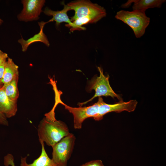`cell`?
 <instances>
[{
	"mask_svg": "<svg viewBox=\"0 0 166 166\" xmlns=\"http://www.w3.org/2000/svg\"><path fill=\"white\" fill-rule=\"evenodd\" d=\"M8 57L7 54L0 50V65L5 63Z\"/></svg>",
	"mask_w": 166,
	"mask_h": 166,
	"instance_id": "18",
	"label": "cell"
},
{
	"mask_svg": "<svg viewBox=\"0 0 166 166\" xmlns=\"http://www.w3.org/2000/svg\"><path fill=\"white\" fill-rule=\"evenodd\" d=\"M23 8L17 16L18 19L26 22L36 21L42 11L45 0H22Z\"/></svg>",
	"mask_w": 166,
	"mask_h": 166,
	"instance_id": "6",
	"label": "cell"
},
{
	"mask_svg": "<svg viewBox=\"0 0 166 166\" xmlns=\"http://www.w3.org/2000/svg\"><path fill=\"white\" fill-rule=\"evenodd\" d=\"M99 104L98 121L101 120L103 116L106 114L113 112L120 113L124 111L129 112L134 111L138 102L136 100H131L127 102L123 100L113 104L105 103L101 97H98V101Z\"/></svg>",
	"mask_w": 166,
	"mask_h": 166,
	"instance_id": "7",
	"label": "cell"
},
{
	"mask_svg": "<svg viewBox=\"0 0 166 166\" xmlns=\"http://www.w3.org/2000/svg\"><path fill=\"white\" fill-rule=\"evenodd\" d=\"M18 66L12 59L8 57L6 62L2 80L3 85L11 81L16 76L19 75Z\"/></svg>",
	"mask_w": 166,
	"mask_h": 166,
	"instance_id": "12",
	"label": "cell"
},
{
	"mask_svg": "<svg viewBox=\"0 0 166 166\" xmlns=\"http://www.w3.org/2000/svg\"><path fill=\"white\" fill-rule=\"evenodd\" d=\"M37 130L39 142H45L52 147L70 133L68 127L64 122L56 119L51 120L46 117L40 122Z\"/></svg>",
	"mask_w": 166,
	"mask_h": 166,
	"instance_id": "1",
	"label": "cell"
},
{
	"mask_svg": "<svg viewBox=\"0 0 166 166\" xmlns=\"http://www.w3.org/2000/svg\"><path fill=\"white\" fill-rule=\"evenodd\" d=\"M17 102L12 100L6 95L2 85L0 88V111L7 118L16 115L18 110Z\"/></svg>",
	"mask_w": 166,
	"mask_h": 166,
	"instance_id": "8",
	"label": "cell"
},
{
	"mask_svg": "<svg viewBox=\"0 0 166 166\" xmlns=\"http://www.w3.org/2000/svg\"><path fill=\"white\" fill-rule=\"evenodd\" d=\"M6 62L0 65V85H3L2 80L3 76Z\"/></svg>",
	"mask_w": 166,
	"mask_h": 166,
	"instance_id": "19",
	"label": "cell"
},
{
	"mask_svg": "<svg viewBox=\"0 0 166 166\" xmlns=\"http://www.w3.org/2000/svg\"><path fill=\"white\" fill-rule=\"evenodd\" d=\"M97 69L100 74L99 76H96L93 78L89 81L88 87L89 91L94 90L95 91V94L91 99L88 101L84 102L78 103L80 106H82L95 98L102 96H110L113 98L116 97L120 101L122 100L121 97L114 91L111 87L109 81V75H105L103 73V70L101 67H98Z\"/></svg>",
	"mask_w": 166,
	"mask_h": 166,
	"instance_id": "4",
	"label": "cell"
},
{
	"mask_svg": "<svg viewBox=\"0 0 166 166\" xmlns=\"http://www.w3.org/2000/svg\"><path fill=\"white\" fill-rule=\"evenodd\" d=\"M3 22V20L0 18V25H1L2 24Z\"/></svg>",
	"mask_w": 166,
	"mask_h": 166,
	"instance_id": "20",
	"label": "cell"
},
{
	"mask_svg": "<svg viewBox=\"0 0 166 166\" xmlns=\"http://www.w3.org/2000/svg\"></svg>",
	"mask_w": 166,
	"mask_h": 166,
	"instance_id": "21",
	"label": "cell"
},
{
	"mask_svg": "<svg viewBox=\"0 0 166 166\" xmlns=\"http://www.w3.org/2000/svg\"><path fill=\"white\" fill-rule=\"evenodd\" d=\"M40 143L42 146V152L39 156L30 164L26 162L27 156L22 157L20 166H59L48 156L45 148L44 143Z\"/></svg>",
	"mask_w": 166,
	"mask_h": 166,
	"instance_id": "11",
	"label": "cell"
},
{
	"mask_svg": "<svg viewBox=\"0 0 166 166\" xmlns=\"http://www.w3.org/2000/svg\"><path fill=\"white\" fill-rule=\"evenodd\" d=\"M2 85H0V88ZM0 124L6 126H8L9 122L6 117L0 111Z\"/></svg>",
	"mask_w": 166,
	"mask_h": 166,
	"instance_id": "17",
	"label": "cell"
},
{
	"mask_svg": "<svg viewBox=\"0 0 166 166\" xmlns=\"http://www.w3.org/2000/svg\"><path fill=\"white\" fill-rule=\"evenodd\" d=\"M166 1L165 0H133V10H138L145 12L150 8H160Z\"/></svg>",
	"mask_w": 166,
	"mask_h": 166,
	"instance_id": "13",
	"label": "cell"
},
{
	"mask_svg": "<svg viewBox=\"0 0 166 166\" xmlns=\"http://www.w3.org/2000/svg\"><path fill=\"white\" fill-rule=\"evenodd\" d=\"M100 20L96 18L85 16L78 18L72 22V25L70 29V31L73 32L75 30H84L86 28L82 26L88 23H96Z\"/></svg>",
	"mask_w": 166,
	"mask_h": 166,
	"instance_id": "15",
	"label": "cell"
},
{
	"mask_svg": "<svg viewBox=\"0 0 166 166\" xmlns=\"http://www.w3.org/2000/svg\"><path fill=\"white\" fill-rule=\"evenodd\" d=\"M115 17L129 26L137 38L144 34L150 21V18L146 16L145 12L138 10H121L117 12Z\"/></svg>",
	"mask_w": 166,
	"mask_h": 166,
	"instance_id": "2",
	"label": "cell"
},
{
	"mask_svg": "<svg viewBox=\"0 0 166 166\" xmlns=\"http://www.w3.org/2000/svg\"><path fill=\"white\" fill-rule=\"evenodd\" d=\"M19 75L16 76L11 81L3 86L6 95L12 100L17 101L19 96L18 88Z\"/></svg>",
	"mask_w": 166,
	"mask_h": 166,
	"instance_id": "14",
	"label": "cell"
},
{
	"mask_svg": "<svg viewBox=\"0 0 166 166\" xmlns=\"http://www.w3.org/2000/svg\"><path fill=\"white\" fill-rule=\"evenodd\" d=\"M67 5L71 10L75 11L74 15L70 19L72 22L78 18L85 16L95 17L101 20L106 15V10L103 7L89 1H73Z\"/></svg>",
	"mask_w": 166,
	"mask_h": 166,
	"instance_id": "3",
	"label": "cell"
},
{
	"mask_svg": "<svg viewBox=\"0 0 166 166\" xmlns=\"http://www.w3.org/2000/svg\"><path fill=\"white\" fill-rule=\"evenodd\" d=\"M76 138L70 133L52 147V160L59 166H67L75 144Z\"/></svg>",
	"mask_w": 166,
	"mask_h": 166,
	"instance_id": "5",
	"label": "cell"
},
{
	"mask_svg": "<svg viewBox=\"0 0 166 166\" xmlns=\"http://www.w3.org/2000/svg\"><path fill=\"white\" fill-rule=\"evenodd\" d=\"M80 166H105L100 160H94L86 162Z\"/></svg>",
	"mask_w": 166,
	"mask_h": 166,
	"instance_id": "16",
	"label": "cell"
},
{
	"mask_svg": "<svg viewBox=\"0 0 166 166\" xmlns=\"http://www.w3.org/2000/svg\"><path fill=\"white\" fill-rule=\"evenodd\" d=\"M62 4L64 5V7L61 10L55 11L46 7L43 12L45 15L53 17L52 19L47 22L48 23L55 21L56 26H58L61 23L65 22L68 23L65 25V26L70 27L72 25V22L69 18L67 14V12L71 9L67 4L65 5L63 3Z\"/></svg>",
	"mask_w": 166,
	"mask_h": 166,
	"instance_id": "9",
	"label": "cell"
},
{
	"mask_svg": "<svg viewBox=\"0 0 166 166\" xmlns=\"http://www.w3.org/2000/svg\"><path fill=\"white\" fill-rule=\"evenodd\" d=\"M48 23V22H38V24L40 27V30L38 33L35 34L32 37L28 40H25L22 36L21 38L18 40V42L21 44L22 51H26L28 47L32 44L37 42H42L48 47L50 45L49 42L43 32V28L45 25Z\"/></svg>",
	"mask_w": 166,
	"mask_h": 166,
	"instance_id": "10",
	"label": "cell"
}]
</instances>
